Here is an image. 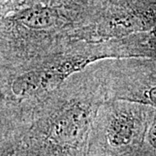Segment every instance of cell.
Masks as SVG:
<instances>
[{
    "label": "cell",
    "mask_w": 156,
    "mask_h": 156,
    "mask_svg": "<svg viewBox=\"0 0 156 156\" xmlns=\"http://www.w3.org/2000/svg\"><path fill=\"white\" fill-rule=\"evenodd\" d=\"M89 118V111L86 108L80 106L71 107L56 117L53 132L62 139L72 138L87 126Z\"/></svg>",
    "instance_id": "obj_4"
},
{
    "label": "cell",
    "mask_w": 156,
    "mask_h": 156,
    "mask_svg": "<svg viewBox=\"0 0 156 156\" xmlns=\"http://www.w3.org/2000/svg\"><path fill=\"white\" fill-rule=\"evenodd\" d=\"M28 0H1V12L4 15H11L16 11L24 9Z\"/></svg>",
    "instance_id": "obj_6"
},
{
    "label": "cell",
    "mask_w": 156,
    "mask_h": 156,
    "mask_svg": "<svg viewBox=\"0 0 156 156\" xmlns=\"http://www.w3.org/2000/svg\"><path fill=\"white\" fill-rule=\"evenodd\" d=\"M82 69V64L76 57H71L56 65L24 73L11 84L13 94L26 97L51 91L59 87L63 81L74 73Z\"/></svg>",
    "instance_id": "obj_1"
},
{
    "label": "cell",
    "mask_w": 156,
    "mask_h": 156,
    "mask_svg": "<svg viewBox=\"0 0 156 156\" xmlns=\"http://www.w3.org/2000/svg\"><path fill=\"white\" fill-rule=\"evenodd\" d=\"M10 23L32 30H45L65 23L63 11L58 7L35 4L9 15Z\"/></svg>",
    "instance_id": "obj_3"
},
{
    "label": "cell",
    "mask_w": 156,
    "mask_h": 156,
    "mask_svg": "<svg viewBox=\"0 0 156 156\" xmlns=\"http://www.w3.org/2000/svg\"><path fill=\"white\" fill-rule=\"evenodd\" d=\"M147 97L151 102H153L156 105V87L152 88L147 92Z\"/></svg>",
    "instance_id": "obj_9"
},
{
    "label": "cell",
    "mask_w": 156,
    "mask_h": 156,
    "mask_svg": "<svg viewBox=\"0 0 156 156\" xmlns=\"http://www.w3.org/2000/svg\"><path fill=\"white\" fill-rule=\"evenodd\" d=\"M135 122L129 113H117L112 117L108 128V140L114 146L127 145L132 140Z\"/></svg>",
    "instance_id": "obj_5"
},
{
    "label": "cell",
    "mask_w": 156,
    "mask_h": 156,
    "mask_svg": "<svg viewBox=\"0 0 156 156\" xmlns=\"http://www.w3.org/2000/svg\"><path fill=\"white\" fill-rule=\"evenodd\" d=\"M148 19L138 10H125L113 13L95 23L92 32L101 39L123 37L147 29Z\"/></svg>",
    "instance_id": "obj_2"
},
{
    "label": "cell",
    "mask_w": 156,
    "mask_h": 156,
    "mask_svg": "<svg viewBox=\"0 0 156 156\" xmlns=\"http://www.w3.org/2000/svg\"><path fill=\"white\" fill-rule=\"evenodd\" d=\"M148 137H149V141H150L152 146H154V147H156V122L151 128Z\"/></svg>",
    "instance_id": "obj_8"
},
{
    "label": "cell",
    "mask_w": 156,
    "mask_h": 156,
    "mask_svg": "<svg viewBox=\"0 0 156 156\" xmlns=\"http://www.w3.org/2000/svg\"><path fill=\"white\" fill-rule=\"evenodd\" d=\"M81 1L83 0H38V4L60 8L61 6L69 5L76 4Z\"/></svg>",
    "instance_id": "obj_7"
}]
</instances>
